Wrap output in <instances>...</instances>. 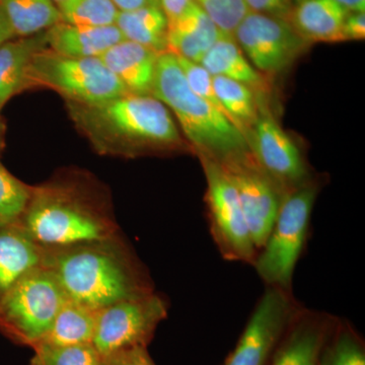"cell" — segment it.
<instances>
[{
  "mask_svg": "<svg viewBox=\"0 0 365 365\" xmlns=\"http://www.w3.org/2000/svg\"><path fill=\"white\" fill-rule=\"evenodd\" d=\"M43 250L42 265L67 299L95 311L155 292L148 270L120 235Z\"/></svg>",
  "mask_w": 365,
  "mask_h": 365,
  "instance_id": "1",
  "label": "cell"
},
{
  "mask_svg": "<svg viewBox=\"0 0 365 365\" xmlns=\"http://www.w3.org/2000/svg\"><path fill=\"white\" fill-rule=\"evenodd\" d=\"M47 47L46 32L16 38L0 47V112L14 96L28 90L26 76L34 55Z\"/></svg>",
  "mask_w": 365,
  "mask_h": 365,
  "instance_id": "20",
  "label": "cell"
},
{
  "mask_svg": "<svg viewBox=\"0 0 365 365\" xmlns=\"http://www.w3.org/2000/svg\"><path fill=\"white\" fill-rule=\"evenodd\" d=\"M168 21L175 20L189 6L193 0H158Z\"/></svg>",
  "mask_w": 365,
  "mask_h": 365,
  "instance_id": "34",
  "label": "cell"
},
{
  "mask_svg": "<svg viewBox=\"0 0 365 365\" xmlns=\"http://www.w3.org/2000/svg\"><path fill=\"white\" fill-rule=\"evenodd\" d=\"M220 34L222 31L193 0L178 18L169 21L168 51L200 63Z\"/></svg>",
  "mask_w": 365,
  "mask_h": 365,
  "instance_id": "17",
  "label": "cell"
},
{
  "mask_svg": "<svg viewBox=\"0 0 365 365\" xmlns=\"http://www.w3.org/2000/svg\"><path fill=\"white\" fill-rule=\"evenodd\" d=\"M119 11H134L141 7L160 6L158 0H112Z\"/></svg>",
  "mask_w": 365,
  "mask_h": 365,
  "instance_id": "35",
  "label": "cell"
},
{
  "mask_svg": "<svg viewBox=\"0 0 365 365\" xmlns=\"http://www.w3.org/2000/svg\"><path fill=\"white\" fill-rule=\"evenodd\" d=\"M43 253L20 227H0V299L24 275L42 265Z\"/></svg>",
  "mask_w": 365,
  "mask_h": 365,
  "instance_id": "21",
  "label": "cell"
},
{
  "mask_svg": "<svg viewBox=\"0 0 365 365\" xmlns=\"http://www.w3.org/2000/svg\"><path fill=\"white\" fill-rule=\"evenodd\" d=\"M32 193L33 187L14 177L0 160V227H18Z\"/></svg>",
  "mask_w": 365,
  "mask_h": 365,
  "instance_id": "27",
  "label": "cell"
},
{
  "mask_svg": "<svg viewBox=\"0 0 365 365\" xmlns=\"http://www.w3.org/2000/svg\"><path fill=\"white\" fill-rule=\"evenodd\" d=\"M206 178L209 228L225 260L253 264L255 247L241 201L227 170L216 160L199 158Z\"/></svg>",
  "mask_w": 365,
  "mask_h": 365,
  "instance_id": "8",
  "label": "cell"
},
{
  "mask_svg": "<svg viewBox=\"0 0 365 365\" xmlns=\"http://www.w3.org/2000/svg\"><path fill=\"white\" fill-rule=\"evenodd\" d=\"M151 96L174 113L198 158L223 162L251 151L237 126L191 90L174 53L158 55Z\"/></svg>",
  "mask_w": 365,
  "mask_h": 365,
  "instance_id": "4",
  "label": "cell"
},
{
  "mask_svg": "<svg viewBox=\"0 0 365 365\" xmlns=\"http://www.w3.org/2000/svg\"><path fill=\"white\" fill-rule=\"evenodd\" d=\"M26 86L49 88L66 102L83 105L107 102L128 93L102 59L64 56L49 48L34 55Z\"/></svg>",
  "mask_w": 365,
  "mask_h": 365,
  "instance_id": "7",
  "label": "cell"
},
{
  "mask_svg": "<svg viewBox=\"0 0 365 365\" xmlns=\"http://www.w3.org/2000/svg\"><path fill=\"white\" fill-rule=\"evenodd\" d=\"M344 7L348 11H360L364 13L365 0H334Z\"/></svg>",
  "mask_w": 365,
  "mask_h": 365,
  "instance_id": "37",
  "label": "cell"
},
{
  "mask_svg": "<svg viewBox=\"0 0 365 365\" xmlns=\"http://www.w3.org/2000/svg\"><path fill=\"white\" fill-rule=\"evenodd\" d=\"M319 365H365L364 344L351 326L338 321L322 350Z\"/></svg>",
  "mask_w": 365,
  "mask_h": 365,
  "instance_id": "26",
  "label": "cell"
},
{
  "mask_svg": "<svg viewBox=\"0 0 365 365\" xmlns=\"http://www.w3.org/2000/svg\"><path fill=\"white\" fill-rule=\"evenodd\" d=\"M4 126L2 122L0 121V150L4 148Z\"/></svg>",
  "mask_w": 365,
  "mask_h": 365,
  "instance_id": "38",
  "label": "cell"
},
{
  "mask_svg": "<svg viewBox=\"0 0 365 365\" xmlns=\"http://www.w3.org/2000/svg\"><path fill=\"white\" fill-rule=\"evenodd\" d=\"M344 41H362L365 38V14L349 11L343 25Z\"/></svg>",
  "mask_w": 365,
  "mask_h": 365,
  "instance_id": "33",
  "label": "cell"
},
{
  "mask_svg": "<svg viewBox=\"0 0 365 365\" xmlns=\"http://www.w3.org/2000/svg\"><path fill=\"white\" fill-rule=\"evenodd\" d=\"M66 105L76 128L100 155L136 158L186 148L170 110L153 96L127 93L98 104Z\"/></svg>",
  "mask_w": 365,
  "mask_h": 365,
  "instance_id": "2",
  "label": "cell"
},
{
  "mask_svg": "<svg viewBox=\"0 0 365 365\" xmlns=\"http://www.w3.org/2000/svg\"><path fill=\"white\" fill-rule=\"evenodd\" d=\"M247 141L255 160L283 195L314 179L299 146L283 130L267 108L261 110Z\"/></svg>",
  "mask_w": 365,
  "mask_h": 365,
  "instance_id": "13",
  "label": "cell"
},
{
  "mask_svg": "<svg viewBox=\"0 0 365 365\" xmlns=\"http://www.w3.org/2000/svg\"><path fill=\"white\" fill-rule=\"evenodd\" d=\"M223 33L235 31L250 13L245 0H194Z\"/></svg>",
  "mask_w": 365,
  "mask_h": 365,
  "instance_id": "30",
  "label": "cell"
},
{
  "mask_svg": "<svg viewBox=\"0 0 365 365\" xmlns=\"http://www.w3.org/2000/svg\"><path fill=\"white\" fill-rule=\"evenodd\" d=\"M199 64L212 76H223L248 86L264 104V97L269 90L267 81L252 66L234 36L222 32Z\"/></svg>",
  "mask_w": 365,
  "mask_h": 365,
  "instance_id": "19",
  "label": "cell"
},
{
  "mask_svg": "<svg viewBox=\"0 0 365 365\" xmlns=\"http://www.w3.org/2000/svg\"><path fill=\"white\" fill-rule=\"evenodd\" d=\"M67 299L54 274L41 265L0 299V332L19 345L42 342Z\"/></svg>",
  "mask_w": 365,
  "mask_h": 365,
  "instance_id": "6",
  "label": "cell"
},
{
  "mask_svg": "<svg viewBox=\"0 0 365 365\" xmlns=\"http://www.w3.org/2000/svg\"><path fill=\"white\" fill-rule=\"evenodd\" d=\"M158 53L143 45L123 40L100 57L127 93L151 95Z\"/></svg>",
  "mask_w": 365,
  "mask_h": 365,
  "instance_id": "15",
  "label": "cell"
},
{
  "mask_svg": "<svg viewBox=\"0 0 365 365\" xmlns=\"http://www.w3.org/2000/svg\"><path fill=\"white\" fill-rule=\"evenodd\" d=\"M337 323L330 314L302 307L276 348L270 365H319L322 350Z\"/></svg>",
  "mask_w": 365,
  "mask_h": 365,
  "instance_id": "14",
  "label": "cell"
},
{
  "mask_svg": "<svg viewBox=\"0 0 365 365\" xmlns=\"http://www.w3.org/2000/svg\"><path fill=\"white\" fill-rule=\"evenodd\" d=\"M47 47L57 54L78 58H100L125 40L116 25L88 26L60 21L46 31Z\"/></svg>",
  "mask_w": 365,
  "mask_h": 365,
  "instance_id": "16",
  "label": "cell"
},
{
  "mask_svg": "<svg viewBox=\"0 0 365 365\" xmlns=\"http://www.w3.org/2000/svg\"><path fill=\"white\" fill-rule=\"evenodd\" d=\"M51 1L54 2V4H58L59 2L62 1V0H51Z\"/></svg>",
  "mask_w": 365,
  "mask_h": 365,
  "instance_id": "39",
  "label": "cell"
},
{
  "mask_svg": "<svg viewBox=\"0 0 365 365\" xmlns=\"http://www.w3.org/2000/svg\"><path fill=\"white\" fill-rule=\"evenodd\" d=\"M18 227L42 248L109 239L119 227L107 197L83 179H60L33 187Z\"/></svg>",
  "mask_w": 365,
  "mask_h": 365,
  "instance_id": "3",
  "label": "cell"
},
{
  "mask_svg": "<svg viewBox=\"0 0 365 365\" xmlns=\"http://www.w3.org/2000/svg\"><path fill=\"white\" fill-rule=\"evenodd\" d=\"M348 13L334 0H292L288 21L312 45L344 42L343 25Z\"/></svg>",
  "mask_w": 365,
  "mask_h": 365,
  "instance_id": "18",
  "label": "cell"
},
{
  "mask_svg": "<svg viewBox=\"0 0 365 365\" xmlns=\"http://www.w3.org/2000/svg\"><path fill=\"white\" fill-rule=\"evenodd\" d=\"M30 365H102V355L93 344L50 345L33 347Z\"/></svg>",
  "mask_w": 365,
  "mask_h": 365,
  "instance_id": "29",
  "label": "cell"
},
{
  "mask_svg": "<svg viewBox=\"0 0 365 365\" xmlns=\"http://www.w3.org/2000/svg\"><path fill=\"white\" fill-rule=\"evenodd\" d=\"M168 312L167 300L155 292L103 307L97 312L93 345L102 356L126 348L148 347Z\"/></svg>",
  "mask_w": 365,
  "mask_h": 365,
  "instance_id": "9",
  "label": "cell"
},
{
  "mask_svg": "<svg viewBox=\"0 0 365 365\" xmlns=\"http://www.w3.org/2000/svg\"><path fill=\"white\" fill-rule=\"evenodd\" d=\"M115 25L125 40L150 48L158 54L168 51L169 21L160 6L119 11Z\"/></svg>",
  "mask_w": 365,
  "mask_h": 365,
  "instance_id": "22",
  "label": "cell"
},
{
  "mask_svg": "<svg viewBox=\"0 0 365 365\" xmlns=\"http://www.w3.org/2000/svg\"><path fill=\"white\" fill-rule=\"evenodd\" d=\"M302 307L292 290L266 287L225 365H267Z\"/></svg>",
  "mask_w": 365,
  "mask_h": 365,
  "instance_id": "10",
  "label": "cell"
},
{
  "mask_svg": "<svg viewBox=\"0 0 365 365\" xmlns=\"http://www.w3.org/2000/svg\"><path fill=\"white\" fill-rule=\"evenodd\" d=\"M0 7L18 38L46 32L62 21L51 0H0Z\"/></svg>",
  "mask_w": 365,
  "mask_h": 365,
  "instance_id": "24",
  "label": "cell"
},
{
  "mask_svg": "<svg viewBox=\"0 0 365 365\" xmlns=\"http://www.w3.org/2000/svg\"><path fill=\"white\" fill-rule=\"evenodd\" d=\"M97 312L67 299L41 343L59 346L93 344Z\"/></svg>",
  "mask_w": 365,
  "mask_h": 365,
  "instance_id": "23",
  "label": "cell"
},
{
  "mask_svg": "<svg viewBox=\"0 0 365 365\" xmlns=\"http://www.w3.org/2000/svg\"><path fill=\"white\" fill-rule=\"evenodd\" d=\"M234 37L252 66L266 76L287 71L312 46L289 21L253 11L242 21Z\"/></svg>",
  "mask_w": 365,
  "mask_h": 365,
  "instance_id": "11",
  "label": "cell"
},
{
  "mask_svg": "<svg viewBox=\"0 0 365 365\" xmlns=\"http://www.w3.org/2000/svg\"><path fill=\"white\" fill-rule=\"evenodd\" d=\"M16 34L11 23L7 20L6 14L0 7V47L11 40L16 39Z\"/></svg>",
  "mask_w": 365,
  "mask_h": 365,
  "instance_id": "36",
  "label": "cell"
},
{
  "mask_svg": "<svg viewBox=\"0 0 365 365\" xmlns=\"http://www.w3.org/2000/svg\"><path fill=\"white\" fill-rule=\"evenodd\" d=\"M250 11L288 21L292 0H245Z\"/></svg>",
  "mask_w": 365,
  "mask_h": 365,
  "instance_id": "32",
  "label": "cell"
},
{
  "mask_svg": "<svg viewBox=\"0 0 365 365\" xmlns=\"http://www.w3.org/2000/svg\"><path fill=\"white\" fill-rule=\"evenodd\" d=\"M234 182L257 250L265 244L283 194L262 169L251 151L218 162Z\"/></svg>",
  "mask_w": 365,
  "mask_h": 365,
  "instance_id": "12",
  "label": "cell"
},
{
  "mask_svg": "<svg viewBox=\"0 0 365 365\" xmlns=\"http://www.w3.org/2000/svg\"><path fill=\"white\" fill-rule=\"evenodd\" d=\"M212 83L218 100L247 139L261 110L266 107L254 91L241 83L223 76H212Z\"/></svg>",
  "mask_w": 365,
  "mask_h": 365,
  "instance_id": "25",
  "label": "cell"
},
{
  "mask_svg": "<svg viewBox=\"0 0 365 365\" xmlns=\"http://www.w3.org/2000/svg\"><path fill=\"white\" fill-rule=\"evenodd\" d=\"M61 21L71 25H115L119 11L112 0H62L57 4Z\"/></svg>",
  "mask_w": 365,
  "mask_h": 365,
  "instance_id": "28",
  "label": "cell"
},
{
  "mask_svg": "<svg viewBox=\"0 0 365 365\" xmlns=\"http://www.w3.org/2000/svg\"><path fill=\"white\" fill-rule=\"evenodd\" d=\"M319 191V182L312 179L287 192L281 199L272 230L252 264L266 287L292 290Z\"/></svg>",
  "mask_w": 365,
  "mask_h": 365,
  "instance_id": "5",
  "label": "cell"
},
{
  "mask_svg": "<svg viewBox=\"0 0 365 365\" xmlns=\"http://www.w3.org/2000/svg\"><path fill=\"white\" fill-rule=\"evenodd\" d=\"M102 365H155L148 347L126 348L103 356Z\"/></svg>",
  "mask_w": 365,
  "mask_h": 365,
  "instance_id": "31",
  "label": "cell"
}]
</instances>
